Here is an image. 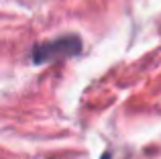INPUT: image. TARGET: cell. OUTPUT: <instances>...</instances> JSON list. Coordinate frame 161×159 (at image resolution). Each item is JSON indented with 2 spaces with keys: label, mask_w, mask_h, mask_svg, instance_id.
<instances>
[{
  "label": "cell",
  "mask_w": 161,
  "mask_h": 159,
  "mask_svg": "<svg viewBox=\"0 0 161 159\" xmlns=\"http://www.w3.org/2000/svg\"><path fill=\"white\" fill-rule=\"evenodd\" d=\"M80 49H82V41L78 37H63V39L39 45L33 51V59H35V63H43V61L59 59V57H71L80 53Z\"/></svg>",
  "instance_id": "6da1fadb"
}]
</instances>
